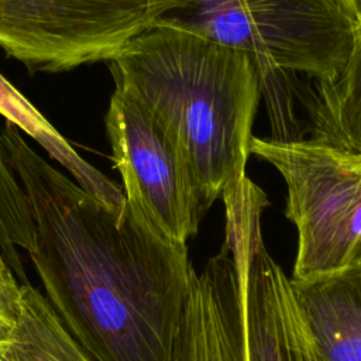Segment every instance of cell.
I'll return each instance as SVG.
<instances>
[{
	"label": "cell",
	"mask_w": 361,
	"mask_h": 361,
	"mask_svg": "<svg viewBox=\"0 0 361 361\" xmlns=\"http://www.w3.org/2000/svg\"><path fill=\"white\" fill-rule=\"evenodd\" d=\"M0 135L32 219L27 255L66 330L93 361H169L196 276L188 244L86 192L11 123Z\"/></svg>",
	"instance_id": "1"
},
{
	"label": "cell",
	"mask_w": 361,
	"mask_h": 361,
	"mask_svg": "<svg viewBox=\"0 0 361 361\" xmlns=\"http://www.w3.org/2000/svg\"><path fill=\"white\" fill-rule=\"evenodd\" d=\"M107 63L113 82L141 100L182 152L206 212L247 176L262 94L248 55L152 24Z\"/></svg>",
	"instance_id": "2"
},
{
	"label": "cell",
	"mask_w": 361,
	"mask_h": 361,
	"mask_svg": "<svg viewBox=\"0 0 361 361\" xmlns=\"http://www.w3.org/2000/svg\"><path fill=\"white\" fill-rule=\"evenodd\" d=\"M152 8L154 24L248 55L261 93L288 75L331 78L360 32L337 0H152Z\"/></svg>",
	"instance_id": "3"
},
{
	"label": "cell",
	"mask_w": 361,
	"mask_h": 361,
	"mask_svg": "<svg viewBox=\"0 0 361 361\" xmlns=\"http://www.w3.org/2000/svg\"><path fill=\"white\" fill-rule=\"evenodd\" d=\"M250 152L286 185L298 233L292 278L306 281L361 265V152L313 140L252 137Z\"/></svg>",
	"instance_id": "4"
},
{
	"label": "cell",
	"mask_w": 361,
	"mask_h": 361,
	"mask_svg": "<svg viewBox=\"0 0 361 361\" xmlns=\"http://www.w3.org/2000/svg\"><path fill=\"white\" fill-rule=\"evenodd\" d=\"M152 24V0H0V49L59 73L113 61Z\"/></svg>",
	"instance_id": "5"
},
{
	"label": "cell",
	"mask_w": 361,
	"mask_h": 361,
	"mask_svg": "<svg viewBox=\"0 0 361 361\" xmlns=\"http://www.w3.org/2000/svg\"><path fill=\"white\" fill-rule=\"evenodd\" d=\"M104 127L130 212L162 238L186 244L206 213L189 164L152 113L114 83Z\"/></svg>",
	"instance_id": "6"
},
{
	"label": "cell",
	"mask_w": 361,
	"mask_h": 361,
	"mask_svg": "<svg viewBox=\"0 0 361 361\" xmlns=\"http://www.w3.org/2000/svg\"><path fill=\"white\" fill-rule=\"evenodd\" d=\"M221 197L240 241L247 361H324L299 312L290 279L265 247L261 217L267 195L247 176Z\"/></svg>",
	"instance_id": "7"
},
{
	"label": "cell",
	"mask_w": 361,
	"mask_h": 361,
	"mask_svg": "<svg viewBox=\"0 0 361 361\" xmlns=\"http://www.w3.org/2000/svg\"><path fill=\"white\" fill-rule=\"evenodd\" d=\"M169 361H247L240 241L228 214L220 251L195 276Z\"/></svg>",
	"instance_id": "8"
},
{
	"label": "cell",
	"mask_w": 361,
	"mask_h": 361,
	"mask_svg": "<svg viewBox=\"0 0 361 361\" xmlns=\"http://www.w3.org/2000/svg\"><path fill=\"white\" fill-rule=\"evenodd\" d=\"M290 286L323 360L361 361V265Z\"/></svg>",
	"instance_id": "9"
},
{
	"label": "cell",
	"mask_w": 361,
	"mask_h": 361,
	"mask_svg": "<svg viewBox=\"0 0 361 361\" xmlns=\"http://www.w3.org/2000/svg\"><path fill=\"white\" fill-rule=\"evenodd\" d=\"M307 138L361 152V30L337 73L305 97Z\"/></svg>",
	"instance_id": "10"
},
{
	"label": "cell",
	"mask_w": 361,
	"mask_h": 361,
	"mask_svg": "<svg viewBox=\"0 0 361 361\" xmlns=\"http://www.w3.org/2000/svg\"><path fill=\"white\" fill-rule=\"evenodd\" d=\"M0 116L31 137L86 192L111 207L126 204L123 189L89 164L48 118L0 73Z\"/></svg>",
	"instance_id": "11"
},
{
	"label": "cell",
	"mask_w": 361,
	"mask_h": 361,
	"mask_svg": "<svg viewBox=\"0 0 361 361\" xmlns=\"http://www.w3.org/2000/svg\"><path fill=\"white\" fill-rule=\"evenodd\" d=\"M0 361H93L66 330L47 298L23 285L17 326L0 348Z\"/></svg>",
	"instance_id": "12"
},
{
	"label": "cell",
	"mask_w": 361,
	"mask_h": 361,
	"mask_svg": "<svg viewBox=\"0 0 361 361\" xmlns=\"http://www.w3.org/2000/svg\"><path fill=\"white\" fill-rule=\"evenodd\" d=\"M32 237L34 227L27 197L0 135V254L23 285L30 281L18 248L28 251Z\"/></svg>",
	"instance_id": "13"
},
{
	"label": "cell",
	"mask_w": 361,
	"mask_h": 361,
	"mask_svg": "<svg viewBox=\"0 0 361 361\" xmlns=\"http://www.w3.org/2000/svg\"><path fill=\"white\" fill-rule=\"evenodd\" d=\"M23 283L0 254V348L11 337L20 316Z\"/></svg>",
	"instance_id": "14"
},
{
	"label": "cell",
	"mask_w": 361,
	"mask_h": 361,
	"mask_svg": "<svg viewBox=\"0 0 361 361\" xmlns=\"http://www.w3.org/2000/svg\"><path fill=\"white\" fill-rule=\"evenodd\" d=\"M347 16L361 30V0H337Z\"/></svg>",
	"instance_id": "15"
}]
</instances>
